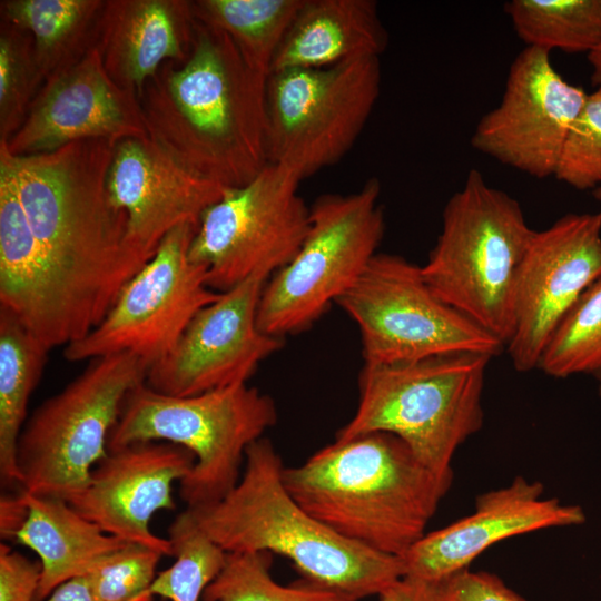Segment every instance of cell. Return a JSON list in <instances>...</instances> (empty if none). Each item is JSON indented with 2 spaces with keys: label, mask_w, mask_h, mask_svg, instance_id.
Segmentation results:
<instances>
[{
  "label": "cell",
  "mask_w": 601,
  "mask_h": 601,
  "mask_svg": "<svg viewBox=\"0 0 601 601\" xmlns=\"http://www.w3.org/2000/svg\"><path fill=\"white\" fill-rule=\"evenodd\" d=\"M268 77L227 33L195 19L188 59L162 63L139 97L148 138L225 189L245 186L269 164Z\"/></svg>",
  "instance_id": "obj_1"
},
{
  "label": "cell",
  "mask_w": 601,
  "mask_h": 601,
  "mask_svg": "<svg viewBox=\"0 0 601 601\" xmlns=\"http://www.w3.org/2000/svg\"><path fill=\"white\" fill-rule=\"evenodd\" d=\"M116 144L88 138L50 152L12 156L0 142V166L12 178L31 231L93 328L150 259L128 242L127 215L108 193Z\"/></svg>",
  "instance_id": "obj_2"
},
{
  "label": "cell",
  "mask_w": 601,
  "mask_h": 601,
  "mask_svg": "<svg viewBox=\"0 0 601 601\" xmlns=\"http://www.w3.org/2000/svg\"><path fill=\"white\" fill-rule=\"evenodd\" d=\"M289 494L339 535L402 559L426 533L453 472L421 462L396 435L371 432L324 446L284 467Z\"/></svg>",
  "instance_id": "obj_3"
},
{
  "label": "cell",
  "mask_w": 601,
  "mask_h": 601,
  "mask_svg": "<svg viewBox=\"0 0 601 601\" xmlns=\"http://www.w3.org/2000/svg\"><path fill=\"white\" fill-rule=\"evenodd\" d=\"M244 464L239 481L221 500L189 509L227 553L283 555L304 580L355 601L380 595L404 577L402 559L339 535L296 502L283 481L282 457L268 439L247 447Z\"/></svg>",
  "instance_id": "obj_4"
},
{
  "label": "cell",
  "mask_w": 601,
  "mask_h": 601,
  "mask_svg": "<svg viewBox=\"0 0 601 601\" xmlns=\"http://www.w3.org/2000/svg\"><path fill=\"white\" fill-rule=\"evenodd\" d=\"M534 231L518 200L472 169L444 206L422 274L443 302L506 345L518 270Z\"/></svg>",
  "instance_id": "obj_5"
},
{
  "label": "cell",
  "mask_w": 601,
  "mask_h": 601,
  "mask_svg": "<svg viewBox=\"0 0 601 601\" xmlns=\"http://www.w3.org/2000/svg\"><path fill=\"white\" fill-rule=\"evenodd\" d=\"M491 358L454 353L401 364H364L356 412L335 440L391 433L431 470L453 472L456 450L483 425L482 394Z\"/></svg>",
  "instance_id": "obj_6"
},
{
  "label": "cell",
  "mask_w": 601,
  "mask_h": 601,
  "mask_svg": "<svg viewBox=\"0 0 601 601\" xmlns=\"http://www.w3.org/2000/svg\"><path fill=\"white\" fill-rule=\"evenodd\" d=\"M277 422L274 400L236 384L191 396L158 393L141 383L125 397L108 450L139 442H168L195 456L179 482V496L195 509L221 500L242 475L247 447Z\"/></svg>",
  "instance_id": "obj_7"
},
{
  "label": "cell",
  "mask_w": 601,
  "mask_h": 601,
  "mask_svg": "<svg viewBox=\"0 0 601 601\" xmlns=\"http://www.w3.org/2000/svg\"><path fill=\"white\" fill-rule=\"evenodd\" d=\"M148 366L128 353L89 361L75 380L43 401L19 436L22 490L70 502L108 453V437L127 394L146 381Z\"/></svg>",
  "instance_id": "obj_8"
},
{
  "label": "cell",
  "mask_w": 601,
  "mask_h": 601,
  "mask_svg": "<svg viewBox=\"0 0 601 601\" xmlns=\"http://www.w3.org/2000/svg\"><path fill=\"white\" fill-rule=\"evenodd\" d=\"M380 196V180L370 178L354 193L315 199L302 246L262 292L256 321L263 333L285 338L307 331L356 283L384 236Z\"/></svg>",
  "instance_id": "obj_9"
},
{
  "label": "cell",
  "mask_w": 601,
  "mask_h": 601,
  "mask_svg": "<svg viewBox=\"0 0 601 601\" xmlns=\"http://www.w3.org/2000/svg\"><path fill=\"white\" fill-rule=\"evenodd\" d=\"M356 323L364 364H401L454 353L499 355L505 344L443 302L422 267L377 253L337 300Z\"/></svg>",
  "instance_id": "obj_10"
},
{
  "label": "cell",
  "mask_w": 601,
  "mask_h": 601,
  "mask_svg": "<svg viewBox=\"0 0 601 601\" xmlns=\"http://www.w3.org/2000/svg\"><path fill=\"white\" fill-rule=\"evenodd\" d=\"M380 57L272 72L268 160L302 180L338 162L362 134L381 91Z\"/></svg>",
  "instance_id": "obj_11"
},
{
  "label": "cell",
  "mask_w": 601,
  "mask_h": 601,
  "mask_svg": "<svg viewBox=\"0 0 601 601\" xmlns=\"http://www.w3.org/2000/svg\"><path fill=\"white\" fill-rule=\"evenodd\" d=\"M302 179L268 164L245 186L225 189L203 214L189 259L207 269L209 288L224 293L257 272L273 275L302 246L311 208L298 194Z\"/></svg>",
  "instance_id": "obj_12"
},
{
  "label": "cell",
  "mask_w": 601,
  "mask_h": 601,
  "mask_svg": "<svg viewBox=\"0 0 601 601\" xmlns=\"http://www.w3.org/2000/svg\"><path fill=\"white\" fill-rule=\"evenodd\" d=\"M197 228L185 224L167 234L99 325L65 347V358L80 362L128 353L149 368L166 357L193 317L220 295L208 287L207 269L189 259Z\"/></svg>",
  "instance_id": "obj_13"
},
{
  "label": "cell",
  "mask_w": 601,
  "mask_h": 601,
  "mask_svg": "<svg viewBox=\"0 0 601 601\" xmlns=\"http://www.w3.org/2000/svg\"><path fill=\"white\" fill-rule=\"evenodd\" d=\"M600 277L601 209L568 214L534 231L518 270L513 333L505 345L516 371L538 368L560 322Z\"/></svg>",
  "instance_id": "obj_14"
},
{
  "label": "cell",
  "mask_w": 601,
  "mask_h": 601,
  "mask_svg": "<svg viewBox=\"0 0 601 601\" xmlns=\"http://www.w3.org/2000/svg\"><path fill=\"white\" fill-rule=\"evenodd\" d=\"M587 95L554 69L550 51L526 47L510 67L500 104L480 119L471 144L530 176H554Z\"/></svg>",
  "instance_id": "obj_15"
},
{
  "label": "cell",
  "mask_w": 601,
  "mask_h": 601,
  "mask_svg": "<svg viewBox=\"0 0 601 601\" xmlns=\"http://www.w3.org/2000/svg\"><path fill=\"white\" fill-rule=\"evenodd\" d=\"M272 275L257 272L203 307L173 351L148 368L146 385L171 396H191L245 384L284 345L263 333L257 307Z\"/></svg>",
  "instance_id": "obj_16"
},
{
  "label": "cell",
  "mask_w": 601,
  "mask_h": 601,
  "mask_svg": "<svg viewBox=\"0 0 601 601\" xmlns=\"http://www.w3.org/2000/svg\"><path fill=\"white\" fill-rule=\"evenodd\" d=\"M45 81L21 127L0 140L12 156L50 152L88 138L148 137L137 93L110 78L97 46Z\"/></svg>",
  "instance_id": "obj_17"
},
{
  "label": "cell",
  "mask_w": 601,
  "mask_h": 601,
  "mask_svg": "<svg viewBox=\"0 0 601 601\" xmlns=\"http://www.w3.org/2000/svg\"><path fill=\"white\" fill-rule=\"evenodd\" d=\"M195 464L185 447L168 442H139L108 453L93 467L86 489L69 503L104 532L128 543L173 555L169 539L155 534L151 518L175 510V482Z\"/></svg>",
  "instance_id": "obj_18"
},
{
  "label": "cell",
  "mask_w": 601,
  "mask_h": 601,
  "mask_svg": "<svg viewBox=\"0 0 601 601\" xmlns=\"http://www.w3.org/2000/svg\"><path fill=\"white\" fill-rule=\"evenodd\" d=\"M543 494L542 483L522 476L481 494L472 514L426 533L406 552L402 558L404 575L441 581L467 569L476 556L505 539L585 522L580 505Z\"/></svg>",
  "instance_id": "obj_19"
},
{
  "label": "cell",
  "mask_w": 601,
  "mask_h": 601,
  "mask_svg": "<svg viewBox=\"0 0 601 601\" xmlns=\"http://www.w3.org/2000/svg\"><path fill=\"white\" fill-rule=\"evenodd\" d=\"M0 307L49 351L93 326L79 299L31 231L9 171L0 166Z\"/></svg>",
  "instance_id": "obj_20"
},
{
  "label": "cell",
  "mask_w": 601,
  "mask_h": 601,
  "mask_svg": "<svg viewBox=\"0 0 601 601\" xmlns=\"http://www.w3.org/2000/svg\"><path fill=\"white\" fill-rule=\"evenodd\" d=\"M112 203L127 215L128 242L151 258L180 225H199L225 188L188 170L148 137L115 145L107 175Z\"/></svg>",
  "instance_id": "obj_21"
},
{
  "label": "cell",
  "mask_w": 601,
  "mask_h": 601,
  "mask_svg": "<svg viewBox=\"0 0 601 601\" xmlns=\"http://www.w3.org/2000/svg\"><path fill=\"white\" fill-rule=\"evenodd\" d=\"M194 23L191 1L109 0L97 23L95 46L110 78L139 98L162 63L188 59Z\"/></svg>",
  "instance_id": "obj_22"
},
{
  "label": "cell",
  "mask_w": 601,
  "mask_h": 601,
  "mask_svg": "<svg viewBox=\"0 0 601 601\" xmlns=\"http://www.w3.org/2000/svg\"><path fill=\"white\" fill-rule=\"evenodd\" d=\"M387 42L375 1L304 0L275 56L270 73L380 57Z\"/></svg>",
  "instance_id": "obj_23"
},
{
  "label": "cell",
  "mask_w": 601,
  "mask_h": 601,
  "mask_svg": "<svg viewBox=\"0 0 601 601\" xmlns=\"http://www.w3.org/2000/svg\"><path fill=\"white\" fill-rule=\"evenodd\" d=\"M28 515L13 540L39 558L41 579L37 601L71 579L86 575L104 556L128 542L104 532L59 497L21 489Z\"/></svg>",
  "instance_id": "obj_24"
},
{
  "label": "cell",
  "mask_w": 601,
  "mask_h": 601,
  "mask_svg": "<svg viewBox=\"0 0 601 601\" xmlns=\"http://www.w3.org/2000/svg\"><path fill=\"white\" fill-rule=\"evenodd\" d=\"M104 6L100 0H8L1 12L7 22L32 33L36 63L46 80L95 45Z\"/></svg>",
  "instance_id": "obj_25"
},
{
  "label": "cell",
  "mask_w": 601,
  "mask_h": 601,
  "mask_svg": "<svg viewBox=\"0 0 601 601\" xmlns=\"http://www.w3.org/2000/svg\"><path fill=\"white\" fill-rule=\"evenodd\" d=\"M49 349L8 309L0 307V477L20 485L17 447L29 398Z\"/></svg>",
  "instance_id": "obj_26"
},
{
  "label": "cell",
  "mask_w": 601,
  "mask_h": 601,
  "mask_svg": "<svg viewBox=\"0 0 601 601\" xmlns=\"http://www.w3.org/2000/svg\"><path fill=\"white\" fill-rule=\"evenodd\" d=\"M304 0H197L196 20L227 33L248 63L270 75L275 56Z\"/></svg>",
  "instance_id": "obj_27"
},
{
  "label": "cell",
  "mask_w": 601,
  "mask_h": 601,
  "mask_svg": "<svg viewBox=\"0 0 601 601\" xmlns=\"http://www.w3.org/2000/svg\"><path fill=\"white\" fill-rule=\"evenodd\" d=\"M505 12L526 47L589 53L601 42V0H511Z\"/></svg>",
  "instance_id": "obj_28"
},
{
  "label": "cell",
  "mask_w": 601,
  "mask_h": 601,
  "mask_svg": "<svg viewBox=\"0 0 601 601\" xmlns=\"http://www.w3.org/2000/svg\"><path fill=\"white\" fill-rule=\"evenodd\" d=\"M174 563L157 573L151 593L169 601H199L226 564L227 552L198 524L189 509L168 528Z\"/></svg>",
  "instance_id": "obj_29"
},
{
  "label": "cell",
  "mask_w": 601,
  "mask_h": 601,
  "mask_svg": "<svg viewBox=\"0 0 601 601\" xmlns=\"http://www.w3.org/2000/svg\"><path fill=\"white\" fill-rule=\"evenodd\" d=\"M538 368L564 378L601 370V277L591 284L560 322Z\"/></svg>",
  "instance_id": "obj_30"
},
{
  "label": "cell",
  "mask_w": 601,
  "mask_h": 601,
  "mask_svg": "<svg viewBox=\"0 0 601 601\" xmlns=\"http://www.w3.org/2000/svg\"><path fill=\"white\" fill-rule=\"evenodd\" d=\"M272 553H228L224 569L205 589L203 601H355L306 580L290 585L270 575Z\"/></svg>",
  "instance_id": "obj_31"
},
{
  "label": "cell",
  "mask_w": 601,
  "mask_h": 601,
  "mask_svg": "<svg viewBox=\"0 0 601 601\" xmlns=\"http://www.w3.org/2000/svg\"><path fill=\"white\" fill-rule=\"evenodd\" d=\"M23 31L11 23L1 28L0 140H8L21 127L36 89L43 81L36 63L33 42Z\"/></svg>",
  "instance_id": "obj_32"
},
{
  "label": "cell",
  "mask_w": 601,
  "mask_h": 601,
  "mask_svg": "<svg viewBox=\"0 0 601 601\" xmlns=\"http://www.w3.org/2000/svg\"><path fill=\"white\" fill-rule=\"evenodd\" d=\"M161 556L157 550L128 543L101 558L85 575L95 601H152Z\"/></svg>",
  "instance_id": "obj_33"
},
{
  "label": "cell",
  "mask_w": 601,
  "mask_h": 601,
  "mask_svg": "<svg viewBox=\"0 0 601 601\" xmlns=\"http://www.w3.org/2000/svg\"><path fill=\"white\" fill-rule=\"evenodd\" d=\"M554 176L579 190L601 186V87L587 95L563 145Z\"/></svg>",
  "instance_id": "obj_34"
},
{
  "label": "cell",
  "mask_w": 601,
  "mask_h": 601,
  "mask_svg": "<svg viewBox=\"0 0 601 601\" xmlns=\"http://www.w3.org/2000/svg\"><path fill=\"white\" fill-rule=\"evenodd\" d=\"M41 565L0 544V601H37Z\"/></svg>",
  "instance_id": "obj_35"
},
{
  "label": "cell",
  "mask_w": 601,
  "mask_h": 601,
  "mask_svg": "<svg viewBox=\"0 0 601 601\" xmlns=\"http://www.w3.org/2000/svg\"><path fill=\"white\" fill-rule=\"evenodd\" d=\"M445 601H525L496 575L464 569L442 580Z\"/></svg>",
  "instance_id": "obj_36"
},
{
  "label": "cell",
  "mask_w": 601,
  "mask_h": 601,
  "mask_svg": "<svg viewBox=\"0 0 601 601\" xmlns=\"http://www.w3.org/2000/svg\"><path fill=\"white\" fill-rule=\"evenodd\" d=\"M380 601H445L442 580L428 581L404 575L385 589Z\"/></svg>",
  "instance_id": "obj_37"
},
{
  "label": "cell",
  "mask_w": 601,
  "mask_h": 601,
  "mask_svg": "<svg viewBox=\"0 0 601 601\" xmlns=\"http://www.w3.org/2000/svg\"><path fill=\"white\" fill-rule=\"evenodd\" d=\"M28 515V506L21 491L18 494H2L0 499V535L13 540Z\"/></svg>",
  "instance_id": "obj_38"
},
{
  "label": "cell",
  "mask_w": 601,
  "mask_h": 601,
  "mask_svg": "<svg viewBox=\"0 0 601 601\" xmlns=\"http://www.w3.org/2000/svg\"><path fill=\"white\" fill-rule=\"evenodd\" d=\"M42 601H95V599L83 575L60 584Z\"/></svg>",
  "instance_id": "obj_39"
},
{
  "label": "cell",
  "mask_w": 601,
  "mask_h": 601,
  "mask_svg": "<svg viewBox=\"0 0 601 601\" xmlns=\"http://www.w3.org/2000/svg\"><path fill=\"white\" fill-rule=\"evenodd\" d=\"M588 60L592 68V82L601 87V42L588 53Z\"/></svg>",
  "instance_id": "obj_40"
},
{
  "label": "cell",
  "mask_w": 601,
  "mask_h": 601,
  "mask_svg": "<svg viewBox=\"0 0 601 601\" xmlns=\"http://www.w3.org/2000/svg\"><path fill=\"white\" fill-rule=\"evenodd\" d=\"M598 380V391L599 395L601 397V370H599L595 374H593Z\"/></svg>",
  "instance_id": "obj_41"
},
{
  "label": "cell",
  "mask_w": 601,
  "mask_h": 601,
  "mask_svg": "<svg viewBox=\"0 0 601 601\" xmlns=\"http://www.w3.org/2000/svg\"><path fill=\"white\" fill-rule=\"evenodd\" d=\"M594 198L601 203V186L593 190Z\"/></svg>",
  "instance_id": "obj_42"
}]
</instances>
